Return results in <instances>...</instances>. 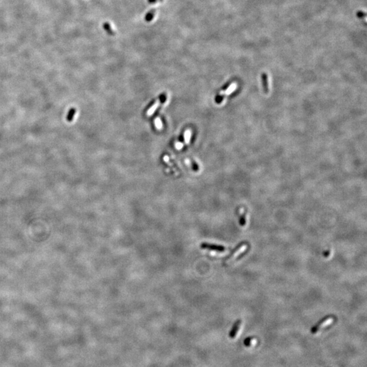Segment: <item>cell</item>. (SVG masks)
I'll list each match as a JSON object with an SVG mask.
<instances>
[{
  "label": "cell",
  "instance_id": "1",
  "mask_svg": "<svg viewBox=\"0 0 367 367\" xmlns=\"http://www.w3.org/2000/svg\"><path fill=\"white\" fill-rule=\"evenodd\" d=\"M248 248V244L245 242H243L239 244L237 247H235L234 250H233L231 252V254L225 258V262H231L233 259L236 258L239 255L241 254L242 252L245 250V249Z\"/></svg>",
  "mask_w": 367,
  "mask_h": 367
},
{
  "label": "cell",
  "instance_id": "2",
  "mask_svg": "<svg viewBox=\"0 0 367 367\" xmlns=\"http://www.w3.org/2000/svg\"><path fill=\"white\" fill-rule=\"evenodd\" d=\"M333 321V318L331 316H327V317H325L324 318H323L322 320L318 322L317 324H316L315 326H314L311 330V332L313 334H315L317 332H318L319 330H321L322 328L326 327V326H328L329 324H331V323Z\"/></svg>",
  "mask_w": 367,
  "mask_h": 367
},
{
  "label": "cell",
  "instance_id": "3",
  "mask_svg": "<svg viewBox=\"0 0 367 367\" xmlns=\"http://www.w3.org/2000/svg\"><path fill=\"white\" fill-rule=\"evenodd\" d=\"M201 248L202 249H205V250H212L218 252H224L225 251V248L223 245L209 243H202L201 244Z\"/></svg>",
  "mask_w": 367,
  "mask_h": 367
},
{
  "label": "cell",
  "instance_id": "4",
  "mask_svg": "<svg viewBox=\"0 0 367 367\" xmlns=\"http://www.w3.org/2000/svg\"><path fill=\"white\" fill-rule=\"evenodd\" d=\"M241 324V321L240 320V319H239V320H237L236 322L235 323V324L233 325V328H232V329L231 330L230 333H229L230 338L234 339L235 336H236L239 330H240Z\"/></svg>",
  "mask_w": 367,
  "mask_h": 367
},
{
  "label": "cell",
  "instance_id": "5",
  "mask_svg": "<svg viewBox=\"0 0 367 367\" xmlns=\"http://www.w3.org/2000/svg\"><path fill=\"white\" fill-rule=\"evenodd\" d=\"M261 78H262V87H263L264 92L266 94H267V93H269V83H268V76H267V73H262Z\"/></svg>",
  "mask_w": 367,
  "mask_h": 367
},
{
  "label": "cell",
  "instance_id": "6",
  "mask_svg": "<svg viewBox=\"0 0 367 367\" xmlns=\"http://www.w3.org/2000/svg\"><path fill=\"white\" fill-rule=\"evenodd\" d=\"M161 99H158L156 101V102L155 103H154L152 106H151L150 107L149 110L147 111V116H150L152 115V114H154V112H155V111L156 110V109L158 108V107H159V104L161 103Z\"/></svg>",
  "mask_w": 367,
  "mask_h": 367
},
{
  "label": "cell",
  "instance_id": "7",
  "mask_svg": "<svg viewBox=\"0 0 367 367\" xmlns=\"http://www.w3.org/2000/svg\"><path fill=\"white\" fill-rule=\"evenodd\" d=\"M191 130L190 129H187L186 130V131L184 132V142L186 145H188L190 144V138H191Z\"/></svg>",
  "mask_w": 367,
  "mask_h": 367
},
{
  "label": "cell",
  "instance_id": "8",
  "mask_svg": "<svg viewBox=\"0 0 367 367\" xmlns=\"http://www.w3.org/2000/svg\"><path fill=\"white\" fill-rule=\"evenodd\" d=\"M103 28L104 29L106 30V31L109 33L110 35H114V31H113L112 28H111L110 25L108 23H104L103 25Z\"/></svg>",
  "mask_w": 367,
  "mask_h": 367
},
{
  "label": "cell",
  "instance_id": "9",
  "mask_svg": "<svg viewBox=\"0 0 367 367\" xmlns=\"http://www.w3.org/2000/svg\"><path fill=\"white\" fill-rule=\"evenodd\" d=\"M240 224L241 226L244 227L246 224V218H245V214L243 213L240 216Z\"/></svg>",
  "mask_w": 367,
  "mask_h": 367
},
{
  "label": "cell",
  "instance_id": "10",
  "mask_svg": "<svg viewBox=\"0 0 367 367\" xmlns=\"http://www.w3.org/2000/svg\"><path fill=\"white\" fill-rule=\"evenodd\" d=\"M154 123H155V126L158 129H161L163 128L162 121H161L159 118H156L155 120H154Z\"/></svg>",
  "mask_w": 367,
  "mask_h": 367
},
{
  "label": "cell",
  "instance_id": "11",
  "mask_svg": "<svg viewBox=\"0 0 367 367\" xmlns=\"http://www.w3.org/2000/svg\"><path fill=\"white\" fill-rule=\"evenodd\" d=\"M155 12H156V10H152V11H151L150 12H149L147 16H146V21H151V20H152L153 19L154 15V13H155Z\"/></svg>",
  "mask_w": 367,
  "mask_h": 367
},
{
  "label": "cell",
  "instance_id": "12",
  "mask_svg": "<svg viewBox=\"0 0 367 367\" xmlns=\"http://www.w3.org/2000/svg\"><path fill=\"white\" fill-rule=\"evenodd\" d=\"M357 16H358V17L360 19L365 18L366 16V13L364 12L363 11H358L357 12Z\"/></svg>",
  "mask_w": 367,
  "mask_h": 367
},
{
  "label": "cell",
  "instance_id": "13",
  "mask_svg": "<svg viewBox=\"0 0 367 367\" xmlns=\"http://www.w3.org/2000/svg\"><path fill=\"white\" fill-rule=\"evenodd\" d=\"M74 112H75L74 110H72L70 111L69 115H68V116H67V119H68V120H69V121L72 120L73 115H74Z\"/></svg>",
  "mask_w": 367,
  "mask_h": 367
},
{
  "label": "cell",
  "instance_id": "14",
  "mask_svg": "<svg viewBox=\"0 0 367 367\" xmlns=\"http://www.w3.org/2000/svg\"><path fill=\"white\" fill-rule=\"evenodd\" d=\"M175 146H176V148L177 150H181V148H183L184 144L181 142H177L175 144Z\"/></svg>",
  "mask_w": 367,
  "mask_h": 367
},
{
  "label": "cell",
  "instance_id": "15",
  "mask_svg": "<svg viewBox=\"0 0 367 367\" xmlns=\"http://www.w3.org/2000/svg\"><path fill=\"white\" fill-rule=\"evenodd\" d=\"M329 254H330V252H329V251H326V252H325L324 253V256H326V257H328Z\"/></svg>",
  "mask_w": 367,
  "mask_h": 367
},
{
  "label": "cell",
  "instance_id": "16",
  "mask_svg": "<svg viewBox=\"0 0 367 367\" xmlns=\"http://www.w3.org/2000/svg\"><path fill=\"white\" fill-rule=\"evenodd\" d=\"M164 161H167V162H169V157L167 156H165L164 157Z\"/></svg>",
  "mask_w": 367,
  "mask_h": 367
},
{
  "label": "cell",
  "instance_id": "17",
  "mask_svg": "<svg viewBox=\"0 0 367 367\" xmlns=\"http://www.w3.org/2000/svg\"><path fill=\"white\" fill-rule=\"evenodd\" d=\"M148 2L150 4H154V3L156 2V0H148Z\"/></svg>",
  "mask_w": 367,
  "mask_h": 367
},
{
  "label": "cell",
  "instance_id": "18",
  "mask_svg": "<svg viewBox=\"0 0 367 367\" xmlns=\"http://www.w3.org/2000/svg\"><path fill=\"white\" fill-rule=\"evenodd\" d=\"M160 1H163V0H160Z\"/></svg>",
  "mask_w": 367,
  "mask_h": 367
}]
</instances>
